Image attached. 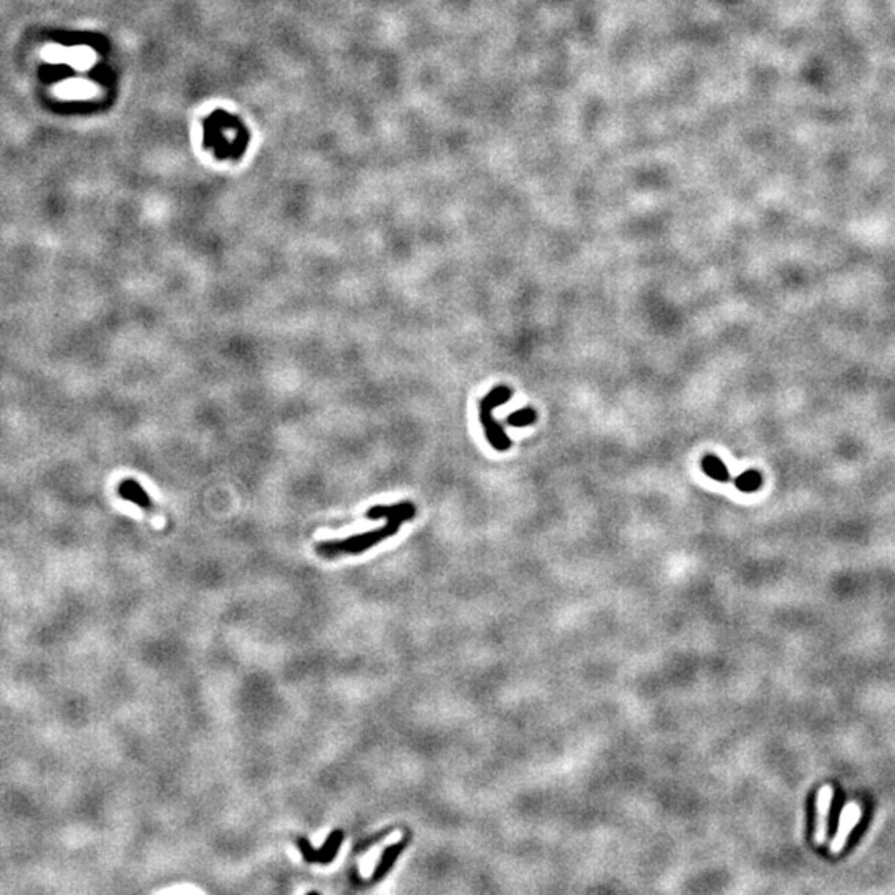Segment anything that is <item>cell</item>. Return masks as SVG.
<instances>
[{
    "label": "cell",
    "instance_id": "6da1fadb",
    "mask_svg": "<svg viewBox=\"0 0 895 895\" xmlns=\"http://www.w3.org/2000/svg\"><path fill=\"white\" fill-rule=\"evenodd\" d=\"M365 516L367 519L371 521L385 517L387 524L380 529L357 534V536H350L346 539H342V541H325L317 544V554L322 555V558H337V555L344 554H362V552L368 551L378 542H383L385 539L395 536L398 529H400L401 522L411 521L417 516V508H415L413 503L405 501V503L393 504V506H374L368 509Z\"/></svg>",
    "mask_w": 895,
    "mask_h": 895
},
{
    "label": "cell",
    "instance_id": "7a4b0ae2",
    "mask_svg": "<svg viewBox=\"0 0 895 895\" xmlns=\"http://www.w3.org/2000/svg\"><path fill=\"white\" fill-rule=\"evenodd\" d=\"M514 392L506 385H498L491 390L487 395L479 401V421H481L483 430H485L486 440L490 444L498 451H508L512 446V440L509 438L504 431V428L499 425L498 419L492 417V410L504 405L508 400H511Z\"/></svg>",
    "mask_w": 895,
    "mask_h": 895
},
{
    "label": "cell",
    "instance_id": "3957f363",
    "mask_svg": "<svg viewBox=\"0 0 895 895\" xmlns=\"http://www.w3.org/2000/svg\"><path fill=\"white\" fill-rule=\"evenodd\" d=\"M345 839V833L342 829H333L320 849H314L312 842L307 837H297L295 846L299 847L301 854L308 864H331L337 858L340 851L342 842Z\"/></svg>",
    "mask_w": 895,
    "mask_h": 895
},
{
    "label": "cell",
    "instance_id": "277c9868",
    "mask_svg": "<svg viewBox=\"0 0 895 895\" xmlns=\"http://www.w3.org/2000/svg\"><path fill=\"white\" fill-rule=\"evenodd\" d=\"M406 846H408V839H401V841L395 842V844H392L383 851L382 859L378 860V864H376L374 871V876H371V882H380L390 871H392V867L395 866L398 858L401 855V852L406 849Z\"/></svg>",
    "mask_w": 895,
    "mask_h": 895
},
{
    "label": "cell",
    "instance_id": "5b68a950",
    "mask_svg": "<svg viewBox=\"0 0 895 895\" xmlns=\"http://www.w3.org/2000/svg\"><path fill=\"white\" fill-rule=\"evenodd\" d=\"M118 492L123 499L130 501V503L136 504V506L144 509V511H151L153 509V501L149 499L148 492L135 479H123L118 486Z\"/></svg>",
    "mask_w": 895,
    "mask_h": 895
},
{
    "label": "cell",
    "instance_id": "8992f818",
    "mask_svg": "<svg viewBox=\"0 0 895 895\" xmlns=\"http://www.w3.org/2000/svg\"><path fill=\"white\" fill-rule=\"evenodd\" d=\"M701 469H703L706 476L714 479V481H730V471H728L725 462L719 460L717 455H705L703 460H701Z\"/></svg>",
    "mask_w": 895,
    "mask_h": 895
},
{
    "label": "cell",
    "instance_id": "52a82bcc",
    "mask_svg": "<svg viewBox=\"0 0 895 895\" xmlns=\"http://www.w3.org/2000/svg\"><path fill=\"white\" fill-rule=\"evenodd\" d=\"M736 490L742 492H756L763 487V474L758 469H746L735 478Z\"/></svg>",
    "mask_w": 895,
    "mask_h": 895
},
{
    "label": "cell",
    "instance_id": "ba28073f",
    "mask_svg": "<svg viewBox=\"0 0 895 895\" xmlns=\"http://www.w3.org/2000/svg\"><path fill=\"white\" fill-rule=\"evenodd\" d=\"M537 421V413L534 408H522L514 411V413L509 415L506 418L508 425H511L514 428H524V426H530Z\"/></svg>",
    "mask_w": 895,
    "mask_h": 895
},
{
    "label": "cell",
    "instance_id": "9c48e42d",
    "mask_svg": "<svg viewBox=\"0 0 895 895\" xmlns=\"http://www.w3.org/2000/svg\"><path fill=\"white\" fill-rule=\"evenodd\" d=\"M842 806H844V803H842V796L837 791L836 796H834V803H833V806H830V811H829V824H828V837L829 839H833L834 836H836L837 826H839V814H841Z\"/></svg>",
    "mask_w": 895,
    "mask_h": 895
}]
</instances>
